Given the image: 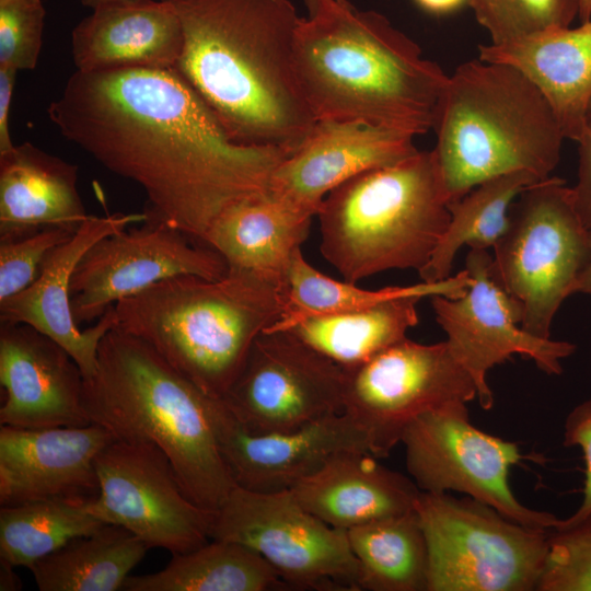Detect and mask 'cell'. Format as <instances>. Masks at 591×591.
I'll use <instances>...</instances> for the list:
<instances>
[{
    "instance_id": "6da1fadb",
    "label": "cell",
    "mask_w": 591,
    "mask_h": 591,
    "mask_svg": "<svg viewBox=\"0 0 591 591\" xmlns=\"http://www.w3.org/2000/svg\"><path fill=\"white\" fill-rule=\"evenodd\" d=\"M47 114L67 140L142 188L148 218L201 244L225 209L268 190L289 155L233 141L175 68L76 70Z\"/></svg>"
},
{
    "instance_id": "7a4b0ae2",
    "label": "cell",
    "mask_w": 591,
    "mask_h": 591,
    "mask_svg": "<svg viewBox=\"0 0 591 591\" xmlns=\"http://www.w3.org/2000/svg\"><path fill=\"white\" fill-rule=\"evenodd\" d=\"M183 30L176 70L239 144L292 153L314 117L294 68L290 0H164Z\"/></svg>"
},
{
    "instance_id": "3957f363",
    "label": "cell",
    "mask_w": 591,
    "mask_h": 591,
    "mask_svg": "<svg viewBox=\"0 0 591 591\" xmlns=\"http://www.w3.org/2000/svg\"><path fill=\"white\" fill-rule=\"evenodd\" d=\"M294 68L316 120H357L413 137L433 129L449 80L385 15L338 0H318L300 19Z\"/></svg>"
},
{
    "instance_id": "277c9868",
    "label": "cell",
    "mask_w": 591,
    "mask_h": 591,
    "mask_svg": "<svg viewBox=\"0 0 591 591\" xmlns=\"http://www.w3.org/2000/svg\"><path fill=\"white\" fill-rule=\"evenodd\" d=\"M215 401L150 345L117 327L101 340L96 370L83 383L91 422L116 440L158 447L186 495L217 511L235 484L217 439Z\"/></svg>"
},
{
    "instance_id": "5b68a950",
    "label": "cell",
    "mask_w": 591,
    "mask_h": 591,
    "mask_svg": "<svg viewBox=\"0 0 591 591\" xmlns=\"http://www.w3.org/2000/svg\"><path fill=\"white\" fill-rule=\"evenodd\" d=\"M287 299L288 283L254 273L182 275L117 302L115 327L146 341L207 395L222 398L255 339L281 318Z\"/></svg>"
},
{
    "instance_id": "8992f818",
    "label": "cell",
    "mask_w": 591,
    "mask_h": 591,
    "mask_svg": "<svg viewBox=\"0 0 591 591\" xmlns=\"http://www.w3.org/2000/svg\"><path fill=\"white\" fill-rule=\"evenodd\" d=\"M433 130L449 204L507 173L551 177L565 140L551 105L528 77L479 58L449 76Z\"/></svg>"
},
{
    "instance_id": "52a82bcc",
    "label": "cell",
    "mask_w": 591,
    "mask_h": 591,
    "mask_svg": "<svg viewBox=\"0 0 591 591\" xmlns=\"http://www.w3.org/2000/svg\"><path fill=\"white\" fill-rule=\"evenodd\" d=\"M448 205L433 150L367 171L322 201L321 254L351 283L391 269L419 271L449 224Z\"/></svg>"
},
{
    "instance_id": "ba28073f",
    "label": "cell",
    "mask_w": 591,
    "mask_h": 591,
    "mask_svg": "<svg viewBox=\"0 0 591 591\" xmlns=\"http://www.w3.org/2000/svg\"><path fill=\"white\" fill-rule=\"evenodd\" d=\"M490 273L521 305V327L551 336L554 316L576 287L590 256L589 230L571 187L551 176L526 186L509 209L508 225L494 245Z\"/></svg>"
},
{
    "instance_id": "9c48e42d",
    "label": "cell",
    "mask_w": 591,
    "mask_h": 591,
    "mask_svg": "<svg viewBox=\"0 0 591 591\" xmlns=\"http://www.w3.org/2000/svg\"><path fill=\"white\" fill-rule=\"evenodd\" d=\"M427 591L537 590L549 530L518 523L468 496L420 491Z\"/></svg>"
},
{
    "instance_id": "30bf717a",
    "label": "cell",
    "mask_w": 591,
    "mask_h": 591,
    "mask_svg": "<svg viewBox=\"0 0 591 591\" xmlns=\"http://www.w3.org/2000/svg\"><path fill=\"white\" fill-rule=\"evenodd\" d=\"M475 397L473 378L447 341L424 345L406 337L345 369L343 413L358 426L378 459L389 456L424 413Z\"/></svg>"
},
{
    "instance_id": "8fae6325",
    "label": "cell",
    "mask_w": 591,
    "mask_h": 591,
    "mask_svg": "<svg viewBox=\"0 0 591 591\" xmlns=\"http://www.w3.org/2000/svg\"><path fill=\"white\" fill-rule=\"evenodd\" d=\"M210 538L252 548L291 589L359 590L358 561L346 531L309 512L291 490L235 486L216 511Z\"/></svg>"
},
{
    "instance_id": "7c38bea8",
    "label": "cell",
    "mask_w": 591,
    "mask_h": 591,
    "mask_svg": "<svg viewBox=\"0 0 591 591\" xmlns=\"http://www.w3.org/2000/svg\"><path fill=\"white\" fill-rule=\"evenodd\" d=\"M402 443L407 472L421 491L462 493L531 528L558 525L555 514L523 506L509 485L511 466L531 456L522 454L517 443L475 427L465 402L424 413L407 428Z\"/></svg>"
},
{
    "instance_id": "4fadbf2b",
    "label": "cell",
    "mask_w": 591,
    "mask_h": 591,
    "mask_svg": "<svg viewBox=\"0 0 591 591\" xmlns=\"http://www.w3.org/2000/svg\"><path fill=\"white\" fill-rule=\"evenodd\" d=\"M345 369L287 329L269 327L221 398L248 433L290 431L343 413Z\"/></svg>"
},
{
    "instance_id": "5bb4252c",
    "label": "cell",
    "mask_w": 591,
    "mask_h": 591,
    "mask_svg": "<svg viewBox=\"0 0 591 591\" xmlns=\"http://www.w3.org/2000/svg\"><path fill=\"white\" fill-rule=\"evenodd\" d=\"M100 485L89 511L120 525L150 548L175 554L208 542L216 511L194 502L183 489L169 457L147 442L113 440L96 456Z\"/></svg>"
},
{
    "instance_id": "9a60e30c",
    "label": "cell",
    "mask_w": 591,
    "mask_h": 591,
    "mask_svg": "<svg viewBox=\"0 0 591 591\" xmlns=\"http://www.w3.org/2000/svg\"><path fill=\"white\" fill-rule=\"evenodd\" d=\"M223 257L182 231L148 218L94 243L70 281V306L80 326L99 320L120 300L167 278L192 275L220 279L228 274Z\"/></svg>"
},
{
    "instance_id": "2e32d148",
    "label": "cell",
    "mask_w": 591,
    "mask_h": 591,
    "mask_svg": "<svg viewBox=\"0 0 591 591\" xmlns=\"http://www.w3.org/2000/svg\"><path fill=\"white\" fill-rule=\"evenodd\" d=\"M487 250H471L465 269L473 281L457 298L431 297L438 324L456 361L471 374L482 408L494 405L488 371L514 354L529 357L547 374L563 372L561 360L576 351L564 340L536 337L521 327L522 308L493 277Z\"/></svg>"
},
{
    "instance_id": "e0dca14e",
    "label": "cell",
    "mask_w": 591,
    "mask_h": 591,
    "mask_svg": "<svg viewBox=\"0 0 591 591\" xmlns=\"http://www.w3.org/2000/svg\"><path fill=\"white\" fill-rule=\"evenodd\" d=\"M212 420L235 486L251 491L291 490L340 454L369 452L363 433L344 413L290 431L252 434L216 398Z\"/></svg>"
},
{
    "instance_id": "ac0fdd59",
    "label": "cell",
    "mask_w": 591,
    "mask_h": 591,
    "mask_svg": "<svg viewBox=\"0 0 591 591\" xmlns=\"http://www.w3.org/2000/svg\"><path fill=\"white\" fill-rule=\"evenodd\" d=\"M0 422L23 429L91 424L83 403L84 376L57 341L23 323H0Z\"/></svg>"
},
{
    "instance_id": "d6986e66",
    "label": "cell",
    "mask_w": 591,
    "mask_h": 591,
    "mask_svg": "<svg viewBox=\"0 0 591 591\" xmlns=\"http://www.w3.org/2000/svg\"><path fill=\"white\" fill-rule=\"evenodd\" d=\"M418 151L408 134L357 120H317L299 148L276 166L268 190L316 217L337 186Z\"/></svg>"
},
{
    "instance_id": "ffe728a7",
    "label": "cell",
    "mask_w": 591,
    "mask_h": 591,
    "mask_svg": "<svg viewBox=\"0 0 591 591\" xmlns=\"http://www.w3.org/2000/svg\"><path fill=\"white\" fill-rule=\"evenodd\" d=\"M115 438L101 425L23 429L1 425L0 503L92 501L100 494L97 454Z\"/></svg>"
},
{
    "instance_id": "44dd1931",
    "label": "cell",
    "mask_w": 591,
    "mask_h": 591,
    "mask_svg": "<svg viewBox=\"0 0 591 591\" xmlns=\"http://www.w3.org/2000/svg\"><path fill=\"white\" fill-rule=\"evenodd\" d=\"M147 219L144 211L90 215L69 240L48 254L37 278L26 289L0 301V323L33 326L71 355L84 379L92 376L96 370L99 346L106 333L115 327L116 315L113 305L91 327L81 329L70 306L72 274L94 243Z\"/></svg>"
},
{
    "instance_id": "7402d4cb",
    "label": "cell",
    "mask_w": 591,
    "mask_h": 591,
    "mask_svg": "<svg viewBox=\"0 0 591 591\" xmlns=\"http://www.w3.org/2000/svg\"><path fill=\"white\" fill-rule=\"evenodd\" d=\"M183 43L178 15L164 0L99 5L71 33L72 59L82 72L176 68Z\"/></svg>"
},
{
    "instance_id": "603a6c76",
    "label": "cell",
    "mask_w": 591,
    "mask_h": 591,
    "mask_svg": "<svg viewBox=\"0 0 591 591\" xmlns=\"http://www.w3.org/2000/svg\"><path fill=\"white\" fill-rule=\"evenodd\" d=\"M478 58L520 70L551 105L565 139L579 140L591 102V19L576 27L480 45Z\"/></svg>"
},
{
    "instance_id": "cb8c5ba5",
    "label": "cell",
    "mask_w": 591,
    "mask_h": 591,
    "mask_svg": "<svg viewBox=\"0 0 591 591\" xmlns=\"http://www.w3.org/2000/svg\"><path fill=\"white\" fill-rule=\"evenodd\" d=\"M376 459L367 451L340 454L291 491L304 509L344 531L415 510L421 490Z\"/></svg>"
},
{
    "instance_id": "d4e9b609",
    "label": "cell",
    "mask_w": 591,
    "mask_h": 591,
    "mask_svg": "<svg viewBox=\"0 0 591 591\" xmlns=\"http://www.w3.org/2000/svg\"><path fill=\"white\" fill-rule=\"evenodd\" d=\"M89 216L76 164L31 142L0 155V240L48 227L76 232Z\"/></svg>"
},
{
    "instance_id": "484cf974",
    "label": "cell",
    "mask_w": 591,
    "mask_h": 591,
    "mask_svg": "<svg viewBox=\"0 0 591 591\" xmlns=\"http://www.w3.org/2000/svg\"><path fill=\"white\" fill-rule=\"evenodd\" d=\"M313 217L267 190L225 209L202 243L218 252L230 270L287 283L289 265L308 239Z\"/></svg>"
},
{
    "instance_id": "4316f807",
    "label": "cell",
    "mask_w": 591,
    "mask_h": 591,
    "mask_svg": "<svg viewBox=\"0 0 591 591\" xmlns=\"http://www.w3.org/2000/svg\"><path fill=\"white\" fill-rule=\"evenodd\" d=\"M420 299L405 296L366 308L311 315L281 329L340 367L351 368L406 338V332L418 324L416 305Z\"/></svg>"
},
{
    "instance_id": "83f0119b",
    "label": "cell",
    "mask_w": 591,
    "mask_h": 591,
    "mask_svg": "<svg viewBox=\"0 0 591 591\" xmlns=\"http://www.w3.org/2000/svg\"><path fill=\"white\" fill-rule=\"evenodd\" d=\"M289 586L246 545L211 538L198 548L175 554L160 571L129 576L127 591H269Z\"/></svg>"
},
{
    "instance_id": "f1b7e54d",
    "label": "cell",
    "mask_w": 591,
    "mask_h": 591,
    "mask_svg": "<svg viewBox=\"0 0 591 591\" xmlns=\"http://www.w3.org/2000/svg\"><path fill=\"white\" fill-rule=\"evenodd\" d=\"M150 547L127 529L105 523L36 561L31 571L40 591H115Z\"/></svg>"
},
{
    "instance_id": "f546056e",
    "label": "cell",
    "mask_w": 591,
    "mask_h": 591,
    "mask_svg": "<svg viewBox=\"0 0 591 591\" xmlns=\"http://www.w3.org/2000/svg\"><path fill=\"white\" fill-rule=\"evenodd\" d=\"M359 567V590L427 591L428 552L415 510L346 531Z\"/></svg>"
},
{
    "instance_id": "4dcf8cb0",
    "label": "cell",
    "mask_w": 591,
    "mask_h": 591,
    "mask_svg": "<svg viewBox=\"0 0 591 591\" xmlns=\"http://www.w3.org/2000/svg\"><path fill=\"white\" fill-rule=\"evenodd\" d=\"M538 181L525 171L511 172L487 179L450 202L449 224L430 260L418 271L422 281L448 279L463 245L471 250L494 247L507 229L512 202L526 186Z\"/></svg>"
},
{
    "instance_id": "1f68e13d",
    "label": "cell",
    "mask_w": 591,
    "mask_h": 591,
    "mask_svg": "<svg viewBox=\"0 0 591 591\" xmlns=\"http://www.w3.org/2000/svg\"><path fill=\"white\" fill-rule=\"evenodd\" d=\"M472 281L468 271L463 269L454 277L437 282L422 281L406 287L369 290L324 275L310 265L302 250H299L287 273L288 299L285 313L271 327L281 328L306 316L366 308L405 296L457 298L467 291Z\"/></svg>"
},
{
    "instance_id": "d6a6232c",
    "label": "cell",
    "mask_w": 591,
    "mask_h": 591,
    "mask_svg": "<svg viewBox=\"0 0 591 591\" xmlns=\"http://www.w3.org/2000/svg\"><path fill=\"white\" fill-rule=\"evenodd\" d=\"M82 499H45L0 509V558L28 569L73 538L105 523Z\"/></svg>"
},
{
    "instance_id": "836d02e7",
    "label": "cell",
    "mask_w": 591,
    "mask_h": 591,
    "mask_svg": "<svg viewBox=\"0 0 591 591\" xmlns=\"http://www.w3.org/2000/svg\"><path fill=\"white\" fill-rule=\"evenodd\" d=\"M467 5L491 44L568 27L579 15V0H468Z\"/></svg>"
},
{
    "instance_id": "e575fe53",
    "label": "cell",
    "mask_w": 591,
    "mask_h": 591,
    "mask_svg": "<svg viewBox=\"0 0 591 591\" xmlns=\"http://www.w3.org/2000/svg\"><path fill=\"white\" fill-rule=\"evenodd\" d=\"M537 591H591V512L549 530Z\"/></svg>"
},
{
    "instance_id": "d590c367",
    "label": "cell",
    "mask_w": 591,
    "mask_h": 591,
    "mask_svg": "<svg viewBox=\"0 0 591 591\" xmlns=\"http://www.w3.org/2000/svg\"><path fill=\"white\" fill-rule=\"evenodd\" d=\"M46 10L42 0H0V68L37 66Z\"/></svg>"
},
{
    "instance_id": "8d00e7d4",
    "label": "cell",
    "mask_w": 591,
    "mask_h": 591,
    "mask_svg": "<svg viewBox=\"0 0 591 591\" xmlns=\"http://www.w3.org/2000/svg\"><path fill=\"white\" fill-rule=\"evenodd\" d=\"M76 232L48 227L7 240H0V301L26 289L38 276L48 254Z\"/></svg>"
},
{
    "instance_id": "74e56055",
    "label": "cell",
    "mask_w": 591,
    "mask_h": 591,
    "mask_svg": "<svg viewBox=\"0 0 591 591\" xmlns=\"http://www.w3.org/2000/svg\"><path fill=\"white\" fill-rule=\"evenodd\" d=\"M564 445L581 449L584 460L582 501L573 514L560 519L558 525L575 523L591 512V397L571 409L565 420Z\"/></svg>"
},
{
    "instance_id": "f35d334b",
    "label": "cell",
    "mask_w": 591,
    "mask_h": 591,
    "mask_svg": "<svg viewBox=\"0 0 591 591\" xmlns=\"http://www.w3.org/2000/svg\"><path fill=\"white\" fill-rule=\"evenodd\" d=\"M578 143L577 183L571 187L576 210L584 227L591 231V102L588 106L583 131Z\"/></svg>"
},
{
    "instance_id": "ab89813d",
    "label": "cell",
    "mask_w": 591,
    "mask_h": 591,
    "mask_svg": "<svg viewBox=\"0 0 591 591\" xmlns=\"http://www.w3.org/2000/svg\"><path fill=\"white\" fill-rule=\"evenodd\" d=\"M16 72L13 69L0 68V155L9 153L15 147L9 131V112Z\"/></svg>"
},
{
    "instance_id": "60d3db41",
    "label": "cell",
    "mask_w": 591,
    "mask_h": 591,
    "mask_svg": "<svg viewBox=\"0 0 591 591\" xmlns=\"http://www.w3.org/2000/svg\"><path fill=\"white\" fill-rule=\"evenodd\" d=\"M414 2L427 13L445 15L460 10L468 4V0H414Z\"/></svg>"
},
{
    "instance_id": "b9f144b4",
    "label": "cell",
    "mask_w": 591,
    "mask_h": 591,
    "mask_svg": "<svg viewBox=\"0 0 591 591\" xmlns=\"http://www.w3.org/2000/svg\"><path fill=\"white\" fill-rule=\"evenodd\" d=\"M12 564L0 558V590L16 591L21 590L22 583L19 576L15 573Z\"/></svg>"
},
{
    "instance_id": "7bdbcfd3",
    "label": "cell",
    "mask_w": 591,
    "mask_h": 591,
    "mask_svg": "<svg viewBox=\"0 0 591 591\" xmlns=\"http://www.w3.org/2000/svg\"><path fill=\"white\" fill-rule=\"evenodd\" d=\"M590 256L588 264L579 278L576 292L591 296V231H589Z\"/></svg>"
},
{
    "instance_id": "ee69618b",
    "label": "cell",
    "mask_w": 591,
    "mask_h": 591,
    "mask_svg": "<svg viewBox=\"0 0 591 591\" xmlns=\"http://www.w3.org/2000/svg\"><path fill=\"white\" fill-rule=\"evenodd\" d=\"M580 22H584L591 19V0H579V15Z\"/></svg>"
},
{
    "instance_id": "f6af8a7d",
    "label": "cell",
    "mask_w": 591,
    "mask_h": 591,
    "mask_svg": "<svg viewBox=\"0 0 591 591\" xmlns=\"http://www.w3.org/2000/svg\"><path fill=\"white\" fill-rule=\"evenodd\" d=\"M82 5L94 9L99 5L109 3V2H117V1H128V0H80Z\"/></svg>"
},
{
    "instance_id": "bcb514c9",
    "label": "cell",
    "mask_w": 591,
    "mask_h": 591,
    "mask_svg": "<svg viewBox=\"0 0 591 591\" xmlns=\"http://www.w3.org/2000/svg\"><path fill=\"white\" fill-rule=\"evenodd\" d=\"M303 1L309 11V14H312L317 8L318 0H303ZM338 1L345 2L347 0H338Z\"/></svg>"
}]
</instances>
